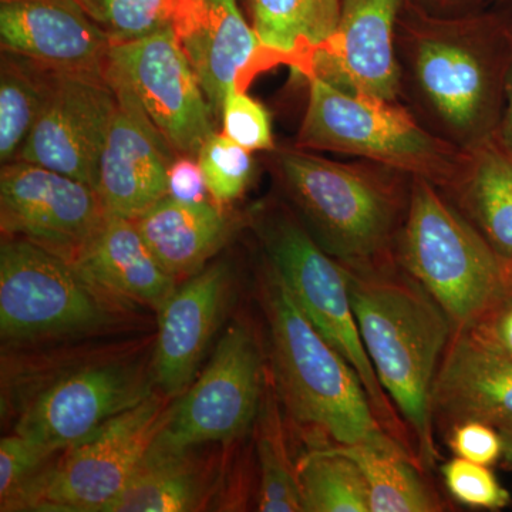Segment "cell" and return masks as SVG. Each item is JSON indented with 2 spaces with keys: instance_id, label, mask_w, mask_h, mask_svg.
Returning a JSON list of instances; mask_svg holds the SVG:
<instances>
[{
  "instance_id": "1",
  "label": "cell",
  "mask_w": 512,
  "mask_h": 512,
  "mask_svg": "<svg viewBox=\"0 0 512 512\" xmlns=\"http://www.w3.org/2000/svg\"><path fill=\"white\" fill-rule=\"evenodd\" d=\"M510 16H436L404 0L396 26L402 93L427 130L461 151L497 136L510 64Z\"/></svg>"
},
{
  "instance_id": "32",
  "label": "cell",
  "mask_w": 512,
  "mask_h": 512,
  "mask_svg": "<svg viewBox=\"0 0 512 512\" xmlns=\"http://www.w3.org/2000/svg\"><path fill=\"white\" fill-rule=\"evenodd\" d=\"M441 474L448 493L461 505L495 511L511 503V494L488 466L456 457L441 466Z\"/></svg>"
},
{
  "instance_id": "3",
  "label": "cell",
  "mask_w": 512,
  "mask_h": 512,
  "mask_svg": "<svg viewBox=\"0 0 512 512\" xmlns=\"http://www.w3.org/2000/svg\"><path fill=\"white\" fill-rule=\"evenodd\" d=\"M259 289L269 329L271 376L289 416L326 437V444L404 451L414 458L383 429L353 367L306 318L269 264Z\"/></svg>"
},
{
  "instance_id": "13",
  "label": "cell",
  "mask_w": 512,
  "mask_h": 512,
  "mask_svg": "<svg viewBox=\"0 0 512 512\" xmlns=\"http://www.w3.org/2000/svg\"><path fill=\"white\" fill-rule=\"evenodd\" d=\"M147 372L130 362L94 363L50 384L28 404L15 433L60 453L144 402Z\"/></svg>"
},
{
  "instance_id": "14",
  "label": "cell",
  "mask_w": 512,
  "mask_h": 512,
  "mask_svg": "<svg viewBox=\"0 0 512 512\" xmlns=\"http://www.w3.org/2000/svg\"><path fill=\"white\" fill-rule=\"evenodd\" d=\"M116 104L106 74L55 72L45 107L16 160L96 188L101 148Z\"/></svg>"
},
{
  "instance_id": "20",
  "label": "cell",
  "mask_w": 512,
  "mask_h": 512,
  "mask_svg": "<svg viewBox=\"0 0 512 512\" xmlns=\"http://www.w3.org/2000/svg\"><path fill=\"white\" fill-rule=\"evenodd\" d=\"M434 426L450 429L478 420L512 423V359L487 348L467 330H454L431 392Z\"/></svg>"
},
{
  "instance_id": "33",
  "label": "cell",
  "mask_w": 512,
  "mask_h": 512,
  "mask_svg": "<svg viewBox=\"0 0 512 512\" xmlns=\"http://www.w3.org/2000/svg\"><path fill=\"white\" fill-rule=\"evenodd\" d=\"M221 120L225 136L245 150H275L271 116L245 90L234 89L229 92L222 107Z\"/></svg>"
},
{
  "instance_id": "9",
  "label": "cell",
  "mask_w": 512,
  "mask_h": 512,
  "mask_svg": "<svg viewBox=\"0 0 512 512\" xmlns=\"http://www.w3.org/2000/svg\"><path fill=\"white\" fill-rule=\"evenodd\" d=\"M167 397L144 402L60 451L23 485L5 511L106 512L136 473L168 414Z\"/></svg>"
},
{
  "instance_id": "37",
  "label": "cell",
  "mask_w": 512,
  "mask_h": 512,
  "mask_svg": "<svg viewBox=\"0 0 512 512\" xmlns=\"http://www.w3.org/2000/svg\"><path fill=\"white\" fill-rule=\"evenodd\" d=\"M207 183L197 158L177 156L168 171V197L185 202L207 201Z\"/></svg>"
},
{
  "instance_id": "27",
  "label": "cell",
  "mask_w": 512,
  "mask_h": 512,
  "mask_svg": "<svg viewBox=\"0 0 512 512\" xmlns=\"http://www.w3.org/2000/svg\"><path fill=\"white\" fill-rule=\"evenodd\" d=\"M55 70L2 50L0 63V160L18 158L49 96Z\"/></svg>"
},
{
  "instance_id": "10",
  "label": "cell",
  "mask_w": 512,
  "mask_h": 512,
  "mask_svg": "<svg viewBox=\"0 0 512 512\" xmlns=\"http://www.w3.org/2000/svg\"><path fill=\"white\" fill-rule=\"evenodd\" d=\"M266 376L254 330L245 322L229 326L201 375L168 407L150 450L184 454L241 439L256 423Z\"/></svg>"
},
{
  "instance_id": "41",
  "label": "cell",
  "mask_w": 512,
  "mask_h": 512,
  "mask_svg": "<svg viewBox=\"0 0 512 512\" xmlns=\"http://www.w3.org/2000/svg\"><path fill=\"white\" fill-rule=\"evenodd\" d=\"M494 3H498V5H507V3H511L512 0H493Z\"/></svg>"
},
{
  "instance_id": "23",
  "label": "cell",
  "mask_w": 512,
  "mask_h": 512,
  "mask_svg": "<svg viewBox=\"0 0 512 512\" xmlns=\"http://www.w3.org/2000/svg\"><path fill=\"white\" fill-rule=\"evenodd\" d=\"M490 245L512 285V158L497 136L464 151L454 184L443 191Z\"/></svg>"
},
{
  "instance_id": "28",
  "label": "cell",
  "mask_w": 512,
  "mask_h": 512,
  "mask_svg": "<svg viewBox=\"0 0 512 512\" xmlns=\"http://www.w3.org/2000/svg\"><path fill=\"white\" fill-rule=\"evenodd\" d=\"M281 399L272 379L266 376L264 396L256 417V450H258L259 498L258 510L262 512H303L298 464L289 456Z\"/></svg>"
},
{
  "instance_id": "17",
  "label": "cell",
  "mask_w": 512,
  "mask_h": 512,
  "mask_svg": "<svg viewBox=\"0 0 512 512\" xmlns=\"http://www.w3.org/2000/svg\"><path fill=\"white\" fill-rule=\"evenodd\" d=\"M232 286L234 278L227 264L205 266L178 284L157 312L151 380L168 400L180 397L197 377L198 367L227 313Z\"/></svg>"
},
{
  "instance_id": "7",
  "label": "cell",
  "mask_w": 512,
  "mask_h": 512,
  "mask_svg": "<svg viewBox=\"0 0 512 512\" xmlns=\"http://www.w3.org/2000/svg\"><path fill=\"white\" fill-rule=\"evenodd\" d=\"M258 234L269 265L281 276L306 318L359 376L383 429L414 456L409 431L367 356L343 265L289 212H266L259 218Z\"/></svg>"
},
{
  "instance_id": "19",
  "label": "cell",
  "mask_w": 512,
  "mask_h": 512,
  "mask_svg": "<svg viewBox=\"0 0 512 512\" xmlns=\"http://www.w3.org/2000/svg\"><path fill=\"white\" fill-rule=\"evenodd\" d=\"M0 43L63 73L106 74L111 43L79 0H0Z\"/></svg>"
},
{
  "instance_id": "2",
  "label": "cell",
  "mask_w": 512,
  "mask_h": 512,
  "mask_svg": "<svg viewBox=\"0 0 512 512\" xmlns=\"http://www.w3.org/2000/svg\"><path fill=\"white\" fill-rule=\"evenodd\" d=\"M343 268L367 356L409 431L417 463L429 471L439 460L431 392L453 325L429 293L394 264Z\"/></svg>"
},
{
  "instance_id": "6",
  "label": "cell",
  "mask_w": 512,
  "mask_h": 512,
  "mask_svg": "<svg viewBox=\"0 0 512 512\" xmlns=\"http://www.w3.org/2000/svg\"><path fill=\"white\" fill-rule=\"evenodd\" d=\"M306 79L308 107L296 147L360 157L441 191L454 184L464 151L431 133L397 101L345 92L316 76Z\"/></svg>"
},
{
  "instance_id": "18",
  "label": "cell",
  "mask_w": 512,
  "mask_h": 512,
  "mask_svg": "<svg viewBox=\"0 0 512 512\" xmlns=\"http://www.w3.org/2000/svg\"><path fill=\"white\" fill-rule=\"evenodd\" d=\"M215 121L229 92L245 90L261 72L262 46L238 0H180L173 20Z\"/></svg>"
},
{
  "instance_id": "25",
  "label": "cell",
  "mask_w": 512,
  "mask_h": 512,
  "mask_svg": "<svg viewBox=\"0 0 512 512\" xmlns=\"http://www.w3.org/2000/svg\"><path fill=\"white\" fill-rule=\"evenodd\" d=\"M205 484L190 453L148 450L126 488L106 512H183L200 508Z\"/></svg>"
},
{
  "instance_id": "15",
  "label": "cell",
  "mask_w": 512,
  "mask_h": 512,
  "mask_svg": "<svg viewBox=\"0 0 512 512\" xmlns=\"http://www.w3.org/2000/svg\"><path fill=\"white\" fill-rule=\"evenodd\" d=\"M106 77L117 104L101 148L96 191L107 215L136 221L167 197L175 153L126 84Z\"/></svg>"
},
{
  "instance_id": "29",
  "label": "cell",
  "mask_w": 512,
  "mask_h": 512,
  "mask_svg": "<svg viewBox=\"0 0 512 512\" xmlns=\"http://www.w3.org/2000/svg\"><path fill=\"white\" fill-rule=\"evenodd\" d=\"M303 512H370L365 480L352 458L332 444L298 463Z\"/></svg>"
},
{
  "instance_id": "36",
  "label": "cell",
  "mask_w": 512,
  "mask_h": 512,
  "mask_svg": "<svg viewBox=\"0 0 512 512\" xmlns=\"http://www.w3.org/2000/svg\"><path fill=\"white\" fill-rule=\"evenodd\" d=\"M487 348L512 359V285L466 329Z\"/></svg>"
},
{
  "instance_id": "34",
  "label": "cell",
  "mask_w": 512,
  "mask_h": 512,
  "mask_svg": "<svg viewBox=\"0 0 512 512\" xmlns=\"http://www.w3.org/2000/svg\"><path fill=\"white\" fill-rule=\"evenodd\" d=\"M57 454L60 453L18 433L3 437L0 441V510Z\"/></svg>"
},
{
  "instance_id": "5",
  "label": "cell",
  "mask_w": 512,
  "mask_h": 512,
  "mask_svg": "<svg viewBox=\"0 0 512 512\" xmlns=\"http://www.w3.org/2000/svg\"><path fill=\"white\" fill-rule=\"evenodd\" d=\"M397 252L404 271L466 329L508 288L503 268L478 229L436 185L412 178Z\"/></svg>"
},
{
  "instance_id": "16",
  "label": "cell",
  "mask_w": 512,
  "mask_h": 512,
  "mask_svg": "<svg viewBox=\"0 0 512 512\" xmlns=\"http://www.w3.org/2000/svg\"><path fill=\"white\" fill-rule=\"evenodd\" d=\"M404 0H342L335 33L313 53L305 77L386 101L402 96L396 26Z\"/></svg>"
},
{
  "instance_id": "40",
  "label": "cell",
  "mask_w": 512,
  "mask_h": 512,
  "mask_svg": "<svg viewBox=\"0 0 512 512\" xmlns=\"http://www.w3.org/2000/svg\"><path fill=\"white\" fill-rule=\"evenodd\" d=\"M504 441V458L508 466L512 467V423L504 424L498 427Z\"/></svg>"
},
{
  "instance_id": "11",
  "label": "cell",
  "mask_w": 512,
  "mask_h": 512,
  "mask_svg": "<svg viewBox=\"0 0 512 512\" xmlns=\"http://www.w3.org/2000/svg\"><path fill=\"white\" fill-rule=\"evenodd\" d=\"M106 74L126 84L177 156L198 157L215 119L173 28L111 45Z\"/></svg>"
},
{
  "instance_id": "12",
  "label": "cell",
  "mask_w": 512,
  "mask_h": 512,
  "mask_svg": "<svg viewBox=\"0 0 512 512\" xmlns=\"http://www.w3.org/2000/svg\"><path fill=\"white\" fill-rule=\"evenodd\" d=\"M107 220L96 188L26 161L0 171V228L76 261Z\"/></svg>"
},
{
  "instance_id": "39",
  "label": "cell",
  "mask_w": 512,
  "mask_h": 512,
  "mask_svg": "<svg viewBox=\"0 0 512 512\" xmlns=\"http://www.w3.org/2000/svg\"><path fill=\"white\" fill-rule=\"evenodd\" d=\"M510 64H508L507 82H505V100L503 117H501L500 127H498L497 138L504 150L512 158V16H510Z\"/></svg>"
},
{
  "instance_id": "38",
  "label": "cell",
  "mask_w": 512,
  "mask_h": 512,
  "mask_svg": "<svg viewBox=\"0 0 512 512\" xmlns=\"http://www.w3.org/2000/svg\"><path fill=\"white\" fill-rule=\"evenodd\" d=\"M414 5L436 16H464L487 9L493 0H410Z\"/></svg>"
},
{
  "instance_id": "30",
  "label": "cell",
  "mask_w": 512,
  "mask_h": 512,
  "mask_svg": "<svg viewBox=\"0 0 512 512\" xmlns=\"http://www.w3.org/2000/svg\"><path fill=\"white\" fill-rule=\"evenodd\" d=\"M90 18L104 29L111 43L143 39L173 28L180 0H79Z\"/></svg>"
},
{
  "instance_id": "24",
  "label": "cell",
  "mask_w": 512,
  "mask_h": 512,
  "mask_svg": "<svg viewBox=\"0 0 512 512\" xmlns=\"http://www.w3.org/2000/svg\"><path fill=\"white\" fill-rule=\"evenodd\" d=\"M340 5L342 0H245L262 46V70L286 63L303 76L315 50L338 28Z\"/></svg>"
},
{
  "instance_id": "8",
  "label": "cell",
  "mask_w": 512,
  "mask_h": 512,
  "mask_svg": "<svg viewBox=\"0 0 512 512\" xmlns=\"http://www.w3.org/2000/svg\"><path fill=\"white\" fill-rule=\"evenodd\" d=\"M126 305L69 259L26 239H3L0 335L5 342L99 333L119 325Z\"/></svg>"
},
{
  "instance_id": "21",
  "label": "cell",
  "mask_w": 512,
  "mask_h": 512,
  "mask_svg": "<svg viewBox=\"0 0 512 512\" xmlns=\"http://www.w3.org/2000/svg\"><path fill=\"white\" fill-rule=\"evenodd\" d=\"M120 301L160 311L178 281L157 261L136 221L107 215L100 231L73 262Z\"/></svg>"
},
{
  "instance_id": "31",
  "label": "cell",
  "mask_w": 512,
  "mask_h": 512,
  "mask_svg": "<svg viewBox=\"0 0 512 512\" xmlns=\"http://www.w3.org/2000/svg\"><path fill=\"white\" fill-rule=\"evenodd\" d=\"M249 153L217 131L202 144L197 160L215 204L227 207L247 190L254 173V161Z\"/></svg>"
},
{
  "instance_id": "4",
  "label": "cell",
  "mask_w": 512,
  "mask_h": 512,
  "mask_svg": "<svg viewBox=\"0 0 512 512\" xmlns=\"http://www.w3.org/2000/svg\"><path fill=\"white\" fill-rule=\"evenodd\" d=\"M276 165L309 234L339 264H394L410 197L402 181L409 175L376 163H338L299 147L278 151Z\"/></svg>"
},
{
  "instance_id": "26",
  "label": "cell",
  "mask_w": 512,
  "mask_h": 512,
  "mask_svg": "<svg viewBox=\"0 0 512 512\" xmlns=\"http://www.w3.org/2000/svg\"><path fill=\"white\" fill-rule=\"evenodd\" d=\"M359 467L365 480L370 512L443 511L439 495L431 490L419 464L404 451L372 446H335ZM421 470V468H420Z\"/></svg>"
},
{
  "instance_id": "35",
  "label": "cell",
  "mask_w": 512,
  "mask_h": 512,
  "mask_svg": "<svg viewBox=\"0 0 512 512\" xmlns=\"http://www.w3.org/2000/svg\"><path fill=\"white\" fill-rule=\"evenodd\" d=\"M451 453L483 466H493L504 457V441L497 427L478 420L461 421L448 429Z\"/></svg>"
},
{
  "instance_id": "22",
  "label": "cell",
  "mask_w": 512,
  "mask_h": 512,
  "mask_svg": "<svg viewBox=\"0 0 512 512\" xmlns=\"http://www.w3.org/2000/svg\"><path fill=\"white\" fill-rule=\"evenodd\" d=\"M238 220L214 201L165 197L136 220L157 261L173 278L188 279L234 237Z\"/></svg>"
}]
</instances>
